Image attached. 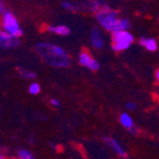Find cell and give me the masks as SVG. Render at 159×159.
Wrapping results in <instances>:
<instances>
[{
	"label": "cell",
	"instance_id": "obj_4",
	"mask_svg": "<svg viewBox=\"0 0 159 159\" xmlns=\"http://www.w3.org/2000/svg\"><path fill=\"white\" fill-rule=\"evenodd\" d=\"M1 28L5 33L20 38L23 34L22 27L14 14L10 11H5L1 14Z\"/></svg>",
	"mask_w": 159,
	"mask_h": 159
},
{
	"label": "cell",
	"instance_id": "obj_14",
	"mask_svg": "<svg viewBox=\"0 0 159 159\" xmlns=\"http://www.w3.org/2000/svg\"><path fill=\"white\" fill-rule=\"evenodd\" d=\"M17 155L19 159H34V154L30 151L25 150V149H19Z\"/></svg>",
	"mask_w": 159,
	"mask_h": 159
},
{
	"label": "cell",
	"instance_id": "obj_10",
	"mask_svg": "<svg viewBox=\"0 0 159 159\" xmlns=\"http://www.w3.org/2000/svg\"><path fill=\"white\" fill-rule=\"evenodd\" d=\"M103 140L116 154H118L121 157H126L127 156V153L125 152V151L122 149V147L119 145V143L115 139H113L111 137H104Z\"/></svg>",
	"mask_w": 159,
	"mask_h": 159
},
{
	"label": "cell",
	"instance_id": "obj_13",
	"mask_svg": "<svg viewBox=\"0 0 159 159\" xmlns=\"http://www.w3.org/2000/svg\"><path fill=\"white\" fill-rule=\"evenodd\" d=\"M18 75L21 78L27 79V80H31V79H34L36 77V74L33 70H27V69H18Z\"/></svg>",
	"mask_w": 159,
	"mask_h": 159
},
{
	"label": "cell",
	"instance_id": "obj_19",
	"mask_svg": "<svg viewBox=\"0 0 159 159\" xmlns=\"http://www.w3.org/2000/svg\"><path fill=\"white\" fill-rule=\"evenodd\" d=\"M155 80L158 82V84H159V68L155 70Z\"/></svg>",
	"mask_w": 159,
	"mask_h": 159
},
{
	"label": "cell",
	"instance_id": "obj_5",
	"mask_svg": "<svg viewBox=\"0 0 159 159\" xmlns=\"http://www.w3.org/2000/svg\"><path fill=\"white\" fill-rule=\"evenodd\" d=\"M78 63L82 67L87 68L88 70L93 71L98 70L100 68L99 62L92 55V53L89 51L80 52V53L78 54Z\"/></svg>",
	"mask_w": 159,
	"mask_h": 159
},
{
	"label": "cell",
	"instance_id": "obj_11",
	"mask_svg": "<svg viewBox=\"0 0 159 159\" xmlns=\"http://www.w3.org/2000/svg\"><path fill=\"white\" fill-rule=\"evenodd\" d=\"M119 121L121 123V125L123 127H125L126 129H129L134 127V121H133V118L129 116V115L126 112H123L121 113L120 117H119Z\"/></svg>",
	"mask_w": 159,
	"mask_h": 159
},
{
	"label": "cell",
	"instance_id": "obj_8",
	"mask_svg": "<svg viewBox=\"0 0 159 159\" xmlns=\"http://www.w3.org/2000/svg\"><path fill=\"white\" fill-rule=\"evenodd\" d=\"M45 30L50 34L59 36H67L70 33V28L66 25H48L46 26Z\"/></svg>",
	"mask_w": 159,
	"mask_h": 159
},
{
	"label": "cell",
	"instance_id": "obj_1",
	"mask_svg": "<svg viewBox=\"0 0 159 159\" xmlns=\"http://www.w3.org/2000/svg\"><path fill=\"white\" fill-rule=\"evenodd\" d=\"M36 53L40 58L49 66L62 69L67 68L70 64V56L66 50L51 42H39L35 45Z\"/></svg>",
	"mask_w": 159,
	"mask_h": 159
},
{
	"label": "cell",
	"instance_id": "obj_12",
	"mask_svg": "<svg viewBox=\"0 0 159 159\" xmlns=\"http://www.w3.org/2000/svg\"><path fill=\"white\" fill-rule=\"evenodd\" d=\"M61 7L65 10V11H70V12H74V11H78L81 10V6L77 3H74L71 1H63L61 3Z\"/></svg>",
	"mask_w": 159,
	"mask_h": 159
},
{
	"label": "cell",
	"instance_id": "obj_18",
	"mask_svg": "<svg viewBox=\"0 0 159 159\" xmlns=\"http://www.w3.org/2000/svg\"><path fill=\"white\" fill-rule=\"evenodd\" d=\"M5 11H7V10H6V8H5V5H4L3 0H1V1H0V13L2 14Z\"/></svg>",
	"mask_w": 159,
	"mask_h": 159
},
{
	"label": "cell",
	"instance_id": "obj_7",
	"mask_svg": "<svg viewBox=\"0 0 159 159\" xmlns=\"http://www.w3.org/2000/svg\"><path fill=\"white\" fill-rule=\"evenodd\" d=\"M0 45L2 49L11 50L13 48H16L19 45V38L14 37L4 31L0 32Z\"/></svg>",
	"mask_w": 159,
	"mask_h": 159
},
{
	"label": "cell",
	"instance_id": "obj_22",
	"mask_svg": "<svg viewBox=\"0 0 159 159\" xmlns=\"http://www.w3.org/2000/svg\"><path fill=\"white\" fill-rule=\"evenodd\" d=\"M84 1H86V2H91V1H93V0H84Z\"/></svg>",
	"mask_w": 159,
	"mask_h": 159
},
{
	"label": "cell",
	"instance_id": "obj_3",
	"mask_svg": "<svg viewBox=\"0 0 159 159\" xmlns=\"http://www.w3.org/2000/svg\"><path fill=\"white\" fill-rule=\"evenodd\" d=\"M134 36L129 31H117L111 34V47L115 52H122L132 47Z\"/></svg>",
	"mask_w": 159,
	"mask_h": 159
},
{
	"label": "cell",
	"instance_id": "obj_6",
	"mask_svg": "<svg viewBox=\"0 0 159 159\" xmlns=\"http://www.w3.org/2000/svg\"><path fill=\"white\" fill-rule=\"evenodd\" d=\"M102 29L93 28L90 33V42L91 45L94 50H102L105 47V36L103 32L101 31Z\"/></svg>",
	"mask_w": 159,
	"mask_h": 159
},
{
	"label": "cell",
	"instance_id": "obj_21",
	"mask_svg": "<svg viewBox=\"0 0 159 159\" xmlns=\"http://www.w3.org/2000/svg\"><path fill=\"white\" fill-rule=\"evenodd\" d=\"M0 159H4V156H3V154L0 155Z\"/></svg>",
	"mask_w": 159,
	"mask_h": 159
},
{
	"label": "cell",
	"instance_id": "obj_9",
	"mask_svg": "<svg viewBox=\"0 0 159 159\" xmlns=\"http://www.w3.org/2000/svg\"><path fill=\"white\" fill-rule=\"evenodd\" d=\"M139 44L148 52H153L158 49V43L153 37H141L139 39Z\"/></svg>",
	"mask_w": 159,
	"mask_h": 159
},
{
	"label": "cell",
	"instance_id": "obj_2",
	"mask_svg": "<svg viewBox=\"0 0 159 159\" xmlns=\"http://www.w3.org/2000/svg\"><path fill=\"white\" fill-rule=\"evenodd\" d=\"M95 14V19L103 31L112 34L114 32L121 31V20L119 12L108 6L106 3Z\"/></svg>",
	"mask_w": 159,
	"mask_h": 159
},
{
	"label": "cell",
	"instance_id": "obj_15",
	"mask_svg": "<svg viewBox=\"0 0 159 159\" xmlns=\"http://www.w3.org/2000/svg\"><path fill=\"white\" fill-rule=\"evenodd\" d=\"M41 91V88H40V85L37 83V82H32L29 86V89H28V92L29 93H31L33 95H36L40 93Z\"/></svg>",
	"mask_w": 159,
	"mask_h": 159
},
{
	"label": "cell",
	"instance_id": "obj_16",
	"mask_svg": "<svg viewBox=\"0 0 159 159\" xmlns=\"http://www.w3.org/2000/svg\"><path fill=\"white\" fill-rule=\"evenodd\" d=\"M126 108L129 111H134L136 109V104L134 102H132V101H129L126 104Z\"/></svg>",
	"mask_w": 159,
	"mask_h": 159
},
{
	"label": "cell",
	"instance_id": "obj_20",
	"mask_svg": "<svg viewBox=\"0 0 159 159\" xmlns=\"http://www.w3.org/2000/svg\"><path fill=\"white\" fill-rule=\"evenodd\" d=\"M129 131L131 132V133H132L133 134H137V131H136V129H134V127H133L132 129H129Z\"/></svg>",
	"mask_w": 159,
	"mask_h": 159
},
{
	"label": "cell",
	"instance_id": "obj_23",
	"mask_svg": "<svg viewBox=\"0 0 159 159\" xmlns=\"http://www.w3.org/2000/svg\"><path fill=\"white\" fill-rule=\"evenodd\" d=\"M158 23H159V20H158Z\"/></svg>",
	"mask_w": 159,
	"mask_h": 159
},
{
	"label": "cell",
	"instance_id": "obj_17",
	"mask_svg": "<svg viewBox=\"0 0 159 159\" xmlns=\"http://www.w3.org/2000/svg\"><path fill=\"white\" fill-rule=\"evenodd\" d=\"M51 104L53 106V107H58L59 105H60V102L57 99H55V98H52V100H51Z\"/></svg>",
	"mask_w": 159,
	"mask_h": 159
}]
</instances>
